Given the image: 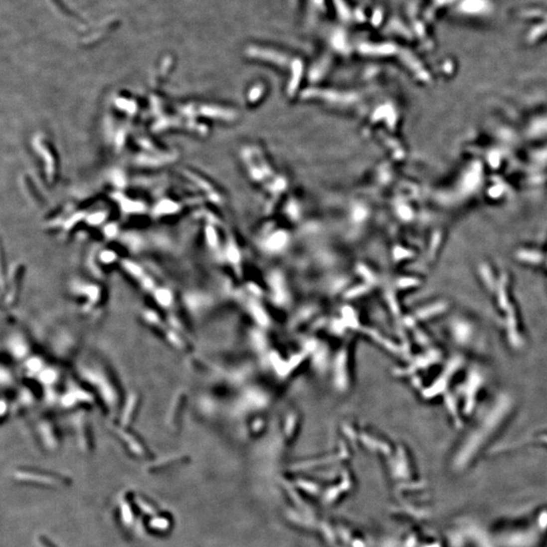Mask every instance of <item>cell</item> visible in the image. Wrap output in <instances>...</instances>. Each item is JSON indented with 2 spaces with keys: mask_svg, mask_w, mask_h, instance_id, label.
<instances>
[{
  "mask_svg": "<svg viewBox=\"0 0 547 547\" xmlns=\"http://www.w3.org/2000/svg\"><path fill=\"white\" fill-rule=\"evenodd\" d=\"M15 478L20 481L29 482V484L39 485L43 487L56 488L65 486L67 484L66 478L54 475L52 473H46L35 470H21L15 473Z\"/></svg>",
  "mask_w": 547,
  "mask_h": 547,
  "instance_id": "cell-1",
  "label": "cell"
},
{
  "mask_svg": "<svg viewBox=\"0 0 547 547\" xmlns=\"http://www.w3.org/2000/svg\"><path fill=\"white\" fill-rule=\"evenodd\" d=\"M9 348L15 357L20 358V357H23L26 354V347L23 344V342L19 339H14L10 341Z\"/></svg>",
  "mask_w": 547,
  "mask_h": 547,
  "instance_id": "cell-2",
  "label": "cell"
},
{
  "mask_svg": "<svg viewBox=\"0 0 547 547\" xmlns=\"http://www.w3.org/2000/svg\"><path fill=\"white\" fill-rule=\"evenodd\" d=\"M156 300L164 306L170 305L173 300L172 293L168 290V289H159L156 291Z\"/></svg>",
  "mask_w": 547,
  "mask_h": 547,
  "instance_id": "cell-3",
  "label": "cell"
},
{
  "mask_svg": "<svg viewBox=\"0 0 547 547\" xmlns=\"http://www.w3.org/2000/svg\"><path fill=\"white\" fill-rule=\"evenodd\" d=\"M170 524H171V521L168 518L159 517L152 521V529L159 530V531L168 530L170 528Z\"/></svg>",
  "mask_w": 547,
  "mask_h": 547,
  "instance_id": "cell-4",
  "label": "cell"
},
{
  "mask_svg": "<svg viewBox=\"0 0 547 547\" xmlns=\"http://www.w3.org/2000/svg\"><path fill=\"white\" fill-rule=\"evenodd\" d=\"M56 372L52 369H45V370H42L41 373H40V380L44 383V384H51L53 383L55 380H56Z\"/></svg>",
  "mask_w": 547,
  "mask_h": 547,
  "instance_id": "cell-5",
  "label": "cell"
},
{
  "mask_svg": "<svg viewBox=\"0 0 547 547\" xmlns=\"http://www.w3.org/2000/svg\"><path fill=\"white\" fill-rule=\"evenodd\" d=\"M26 366H27L28 370H30V371H34V372L42 371V362L38 358H34V359L28 360Z\"/></svg>",
  "mask_w": 547,
  "mask_h": 547,
  "instance_id": "cell-6",
  "label": "cell"
},
{
  "mask_svg": "<svg viewBox=\"0 0 547 547\" xmlns=\"http://www.w3.org/2000/svg\"><path fill=\"white\" fill-rule=\"evenodd\" d=\"M42 543H43V545H44L45 547H55L50 541L45 540V538H42Z\"/></svg>",
  "mask_w": 547,
  "mask_h": 547,
  "instance_id": "cell-7",
  "label": "cell"
}]
</instances>
